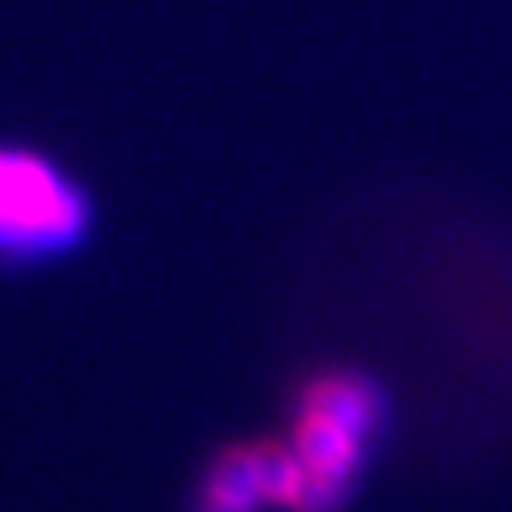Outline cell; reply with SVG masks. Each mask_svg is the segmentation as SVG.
Returning <instances> with one entry per match:
<instances>
[{
  "label": "cell",
  "mask_w": 512,
  "mask_h": 512,
  "mask_svg": "<svg viewBox=\"0 0 512 512\" xmlns=\"http://www.w3.org/2000/svg\"><path fill=\"white\" fill-rule=\"evenodd\" d=\"M285 420L281 509L338 512L392 427V399L367 370L317 367L292 384Z\"/></svg>",
  "instance_id": "1"
},
{
  "label": "cell",
  "mask_w": 512,
  "mask_h": 512,
  "mask_svg": "<svg viewBox=\"0 0 512 512\" xmlns=\"http://www.w3.org/2000/svg\"><path fill=\"white\" fill-rule=\"evenodd\" d=\"M104 232L96 185L54 146L0 132V278H47L93 253Z\"/></svg>",
  "instance_id": "2"
},
{
  "label": "cell",
  "mask_w": 512,
  "mask_h": 512,
  "mask_svg": "<svg viewBox=\"0 0 512 512\" xmlns=\"http://www.w3.org/2000/svg\"><path fill=\"white\" fill-rule=\"evenodd\" d=\"M281 509V441H232L203 463L192 484L189 512H260Z\"/></svg>",
  "instance_id": "3"
}]
</instances>
